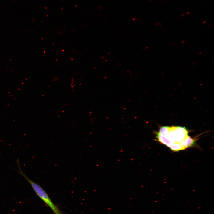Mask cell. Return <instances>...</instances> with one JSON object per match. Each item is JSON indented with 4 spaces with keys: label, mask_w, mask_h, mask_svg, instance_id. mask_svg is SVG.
I'll list each match as a JSON object with an SVG mask.
<instances>
[{
    "label": "cell",
    "mask_w": 214,
    "mask_h": 214,
    "mask_svg": "<svg viewBox=\"0 0 214 214\" xmlns=\"http://www.w3.org/2000/svg\"><path fill=\"white\" fill-rule=\"evenodd\" d=\"M157 132V140L168 147L173 144L181 145L182 142L189 136L187 128L180 126H161Z\"/></svg>",
    "instance_id": "1"
},
{
    "label": "cell",
    "mask_w": 214,
    "mask_h": 214,
    "mask_svg": "<svg viewBox=\"0 0 214 214\" xmlns=\"http://www.w3.org/2000/svg\"><path fill=\"white\" fill-rule=\"evenodd\" d=\"M17 163L19 170L18 172L29 183L37 195L50 208L55 214H61L60 210L51 201L46 191L39 184L29 179L23 172L18 159L17 160Z\"/></svg>",
    "instance_id": "2"
},
{
    "label": "cell",
    "mask_w": 214,
    "mask_h": 214,
    "mask_svg": "<svg viewBox=\"0 0 214 214\" xmlns=\"http://www.w3.org/2000/svg\"><path fill=\"white\" fill-rule=\"evenodd\" d=\"M189 13H190V12H187L186 13V14H188Z\"/></svg>",
    "instance_id": "3"
},
{
    "label": "cell",
    "mask_w": 214,
    "mask_h": 214,
    "mask_svg": "<svg viewBox=\"0 0 214 214\" xmlns=\"http://www.w3.org/2000/svg\"><path fill=\"white\" fill-rule=\"evenodd\" d=\"M206 22V21H204L202 22V23H203V24H204V23H205Z\"/></svg>",
    "instance_id": "4"
},
{
    "label": "cell",
    "mask_w": 214,
    "mask_h": 214,
    "mask_svg": "<svg viewBox=\"0 0 214 214\" xmlns=\"http://www.w3.org/2000/svg\"><path fill=\"white\" fill-rule=\"evenodd\" d=\"M184 14H182V15H181V17H183V16H184Z\"/></svg>",
    "instance_id": "5"
},
{
    "label": "cell",
    "mask_w": 214,
    "mask_h": 214,
    "mask_svg": "<svg viewBox=\"0 0 214 214\" xmlns=\"http://www.w3.org/2000/svg\"><path fill=\"white\" fill-rule=\"evenodd\" d=\"M185 42V41H183L181 42L182 43H184Z\"/></svg>",
    "instance_id": "6"
},
{
    "label": "cell",
    "mask_w": 214,
    "mask_h": 214,
    "mask_svg": "<svg viewBox=\"0 0 214 214\" xmlns=\"http://www.w3.org/2000/svg\"><path fill=\"white\" fill-rule=\"evenodd\" d=\"M201 53H202V52H201L200 53H199V54H201Z\"/></svg>",
    "instance_id": "7"
},
{
    "label": "cell",
    "mask_w": 214,
    "mask_h": 214,
    "mask_svg": "<svg viewBox=\"0 0 214 214\" xmlns=\"http://www.w3.org/2000/svg\"><path fill=\"white\" fill-rule=\"evenodd\" d=\"M211 26H212V25L210 26H209V27H211Z\"/></svg>",
    "instance_id": "8"
}]
</instances>
